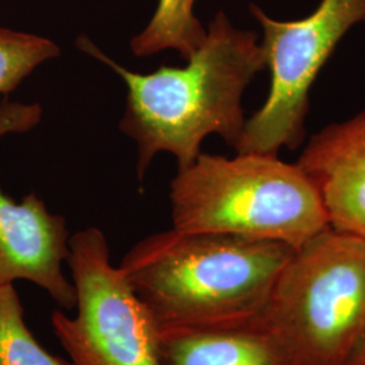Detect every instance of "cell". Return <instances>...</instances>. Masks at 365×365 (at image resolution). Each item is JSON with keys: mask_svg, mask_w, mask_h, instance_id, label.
Masks as SVG:
<instances>
[{"mask_svg": "<svg viewBox=\"0 0 365 365\" xmlns=\"http://www.w3.org/2000/svg\"><path fill=\"white\" fill-rule=\"evenodd\" d=\"M294 252L280 241L172 227L135 244L119 269L165 334L260 318Z\"/></svg>", "mask_w": 365, "mask_h": 365, "instance_id": "cell-2", "label": "cell"}, {"mask_svg": "<svg viewBox=\"0 0 365 365\" xmlns=\"http://www.w3.org/2000/svg\"><path fill=\"white\" fill-rule=\"evenodd\" d=\"M41 106L0 105V137L37 126ZM66 220L46 209L34 192L15 202L0 191V286L27 280L46 291L63 309L76 307V291L64 274L68 257Z\"/></svg>", "mask_w": 365, "mask_h": 365, "instance_id": "cell-7", "label": "cell"}, {"mask_svg": "<svg viewBox=\"0 0 365 365\" xmlns=\"http://www.w3.org/2000/svg\"><path fill=\"white\" fill-rule=\"evenodd\" d=\"M60 54L52 39L0 27V93L14 91L37 66Z\"/></svg>", "mask_w": 365, "mask_h": 365, "instance_id": "cell-12", "label": "cell"}, {"mask_svg": "<svg viewBox=\"0 0 365 365\" xmlns=\"http://www.w3.org/2000/svg\"><path fill=\"white\" fill-rule=\"evenodd\" d=\"M173 229L284 242L294 249L330 226L324 200L298 164L274 155L200 153L170 182Z\"/></svg>", "mask_w": 365, "mask_h": 365, "instance_id": "cell-3", "label": "cell"}, {"mask_svg": "<svg viewBox=\"0 0 365 365\" xmlns=\"http://www.w3.org/2000/svg\"><path fill=\"white\" fill-rule=\"evenodd\" d=\"M66 264L78 312H54L51 321L72 364L163 365L156 321L111 264L105 235L88 227L69 237Z\"/></svg>", "mask_w": 365, "mask_h": 365, "instance_id": "cell-6", "label": "cell"}, {"mask_svg": "<svg viewBox=\"0 0 365 365\" xmlns=\"http://www.w3.org/2000/svg\"><path fill=\"white\" fill-rule=\"evenodd\" d=\"M342 365H365V329L354 342Z\"/></svg>", "mask_w": 365, "mask_h": 365, "instance_id": "cell-13", "label": "cell"}, {"mask_svg": "<svg viewBox=\"0 0 365 365\" xmlns=\"http://www.w3.org/2000/svg\"><path fill=\"white\" fill-rule=\"evenodd\" d=\"M297 164L317 187L330 226L365 238V111L317 133Z\"/></svg>", "mask_w": 365, "mask_h": 365, "instance_id": "cell-8", "label": "cell"}, {"mask_svg": "<svg viewBox=\"0 0 365 365\" xmlns=\"http://www.w3.org/2000/svg\"><path fill=\"white\" fill-rule=\"evenodd\" d=\"M196 0H158L157 9L143 31L130 41L137 57L176 51L188 60L206 37V27L194 13Z\"/></svg>", "mask_w": 365, "mask_h": 365, "instance_id": "cell-10", "label": "cell"}, {"mask_svg": "<svg viewBox=\"0 0 365 365\" xmlns=\"http://www.w3.org/2000/svg\"><path fill=\"white\" fill-rule=\"evenodd\" d=\"M250 14L262 30L271 88L264 105L245 120L235 149L276 156L283 146L295 150L303 143L314 81L344 36L365 22V0H321L298 21L274 19L257 4H250Z\"/></svg>", "mask_w": 365, "mask_h": 365, "instance_id": "cell-5", "label": "cell"}, {"mask_svg": "<svg viewBox=\"0 0 365 365\" xmlns=\"http://www.w3.org/2000/svg\"><path fill=\"white\" fill-rule=\"evenodd\" d=\"M0 365H68L33 337L14 284L0 286Z\"/></svg>", "mask_w": 365, "mask_h": 365, "instance_id": "cell-11", "label": "cell"}, {"mask_svg": "<svg viewBox=\"0 0 365 365\" xmlns=\"http://www.w3.org/2000/svg\"><path fill=\"white\" fill-rule=\"evenodd\" d=\"M78 46L111 68L128 88L119 128L137 145L138 180L161 152L175 156L178 170L188 168L211 134L235 148L247 120L244 91L267 68L257 34L235 27L223 11L212 18L203 42L182 68L137 73L110 58L91 39L80 37Z\"/></svg>", "mask_w": 365, "mask_h": 365, "instance_id": "cell-1", "label": "cell"}, {"mask_svg": "<svg viewBox=\"0 0 365 365\" xmlns=\"http://www.w3.org/2000/svg\"><path fill=\"white\" fill-rule=\"evenodd\" d=\"M163 365H298L262 319L160 334Z\"/></svg>", "mask_w": 365, "mask_h": 365, "instance_id": "cell-9", "label": "cell"}, {"mask_svg": "<svg viewBox=\"0 0 365 365\" xmlns=\"http://www.w3.org/2000/svg\"><path fill=\"white\" fill-rule=\"evenodd\" d=\"M261 319L297 364H344L365 329V238L329 226L295 249Z\"/></svg>", "mask_w": 365, "mask_h": 365, "instance_id": "cell-4", "label": "cell"}]
</instances>
